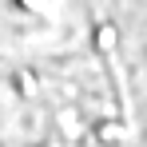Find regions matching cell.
Masks as SVG:
<instances>
[{"instance_id": "6da1fadb", "label": "cell", "mask_w": 147, "mask_h": 147, "mask_svg": "<svg viewBox=\"0 0 147 147\" xmlns=\"http://www.w3.org/2000/svg\"><path fill=\"white\" fill-rule=\"evenodd\" d=\"M119 127H115V123H103V127H99V139H103V143H119Z\"/></svg>"}, {"instance_id": "7a4b0ae2", "label": "cell", "mask_w": 147, "mask_h": 147, "mask_svg": "<svg viewBox=\"0 0 147 147\" xmlns=\"http://www.w3.org/2000/svg\"><path fill=\"white\" fill-rule=\"evenodd\" d=\"M111 40H115V32H111V28H99V48H107Z\"/></svg>"}, {"instance_id": "3957f363", "label": "cell", "mask_w": 147, "mask_h": 147, "mask_svg": "<svg viewBox=\"0 0 147 147\" xmlns=\"http://www.w3.org/2000/svg\"><path fill=\"white\" fill-rule=\"evenodd\" d=\"M24 4H28V0H24ZM32 4H36V0H32Z\"/></svg>"}]
</instances>
